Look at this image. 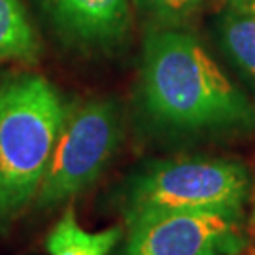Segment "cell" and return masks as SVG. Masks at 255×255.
Segmentation results:
<instances>
[{"mask_svg":"<svg viewBox=\"0 0 255 255\" xmlns=\"http://www.w3.org/2000/svg\"><path fill=\"white\" fill-rule=\"evenodd\" d=\"M42 44L25 6L19 0H0V59L36 63Z\"/></svg>","mask_w":255,"mask_h":255,"instance_id":"obj_9","label":"cell"},{"mask_svg":"<svg viewBox=\"0 0 255 255\" xmlns=\"http://www.w3.org/2000/svg\"><path fill=\"white\" fill-rule=\"evenodd\" d=\"M153 27H183L193 19L206 0H132Z\"/></svg>","mask_w":255,"mask_h":255,"instance_id":"obj_10","label":"cell"},{"mask_svg":"<svg viewBox=\"0 0 255 255\" xmlns=\"http://www.w3.org/2000/svg\"><path fill=\"white\" fill-rule=\"evenodd\" d=\"M138 95L146 116L174 132H252L255 104L183 27L149 25Z\"/></svg>","mask_w":255,"mask_h":255,"instance_id":"obj_1","label":"cell"},{"mask_svg":"<svg viewBox=\"0 0 255 255\" xmlns=\"http://www.w3.org/2000/svg\"><path fill=\"white\" fill-rule=\"evenodd\" d=\"M216 30L223 53L255 91V15L227 4Z\"/></svg>","mask_w":255,"mask_h":255,"instance_id":"obj_8","label":"cell"},{"mask_svg":"<svg viewBox=\"0 0 255 255\" xmlns=\"http://www.w3.org/2000/svg\"><path fill=\"white\" fill-rule=\"evenodd\" d=\"M57 32L89 49H108L128 32L130 0H38Z\"/></svg>","mask_w":255,"mask_h":255,"instance_id":"obj_6","label":"cell"},{"mask_svg":"<svg viewBox=\"0 0 255 255\" xmlns=\"http://www.w3.org/2000/svg\"><path fill=\"white\" fill-rule=\"evenodd\" d=\"M121 238V227H108L102 231L83 229L76 219L74 206L68 204L63 218L47 233L46 250L49 255H110Z\"/></svg>","mask_w":255,"mask_h":255,"instance_id":"obj_7","label":"cell"},{"mask_svg":"<svg viewBox=\"0 0 255 255\" xmlns=\"http://www.w3.org/2000/svg\"><path fill=\"white\" fill-rule=\"evenodd\" d=\"M250 187V172L238 161L180 157L155 161L132 176L121 202L125 221L157 212H214L240 219Z\"/></svg>","mask_w":255,"mask_h":255,"instance_id":"obj_3","label":"cell"},{"mask_svg":"<svg viewBox=\"0 0 255 255\" xmlns=\"http://www.w3.org/2000/svg\"><path fill=\"white\" fill-rule=\"evenodd\" d=\"M121 255H240V219L214 212H157L128 219Z\"/></svg>","mask_w":255,"mask_h":255,"instance_id":"obj_5","label":"cell"},{"mask_svg":"<svg viewBox=\"0 0 255 255\" xmlns=\"http://www.w3.org/2000/svg\"><path fill=\"white\" fill-rule=\"evenodd\" d=\"M121 140L116 102L89 99L66 108L53 153L34 197L38 208L72 201L99 180Z\"/></svg>","mask_w":255,"mask_h":255,"instance_id":"obj_4","label":"cell"},{"mask_svg":"<svg viewBox=\"0 0 255 255\" xmlns=\"http://www.w3.org/2000/svg\"><path fill=\"white\" fill-rule=\"evenodd\" d=\"M66 108L53 83L38 74L0 85V221L34 201Z\"/></svg>","mask_w":255,"mask_h":255,"instance_id":"obj_2","label":"cell"},{"mask_svg":"<svg viewBox=\"0 0 255 255\" xmlns=\"http://www.w3.org/2000/svg\"><path fill=\"white\" fill-rule=\"evenodd\" d=\"M227 4L233 6V8H238L242 11H248V13L255 15V0H227Z\"/></svg>","mask_w":255,"mask_h":255,"instance_id":"obj_11","label":"cell"},{"mask_svg":"<svg viewBox=\"0 0 255 255\" xmlns=\"http://www.w3.org/2000/svg\"><path fill=\"white\" fill-rule=\"evenodd\" d=\"M252 231H254V237H255V218H254V227H252Z\"/></svg>","mask_w":255,"mask_h":255,"instance_id":"obj_12","label":"cell"}]
</instances>
